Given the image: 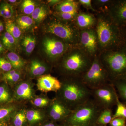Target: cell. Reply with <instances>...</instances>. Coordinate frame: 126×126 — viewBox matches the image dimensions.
Here are the masks:
<instances>
[{"label": "cell", "mask_w": 126, "mask_h": 126, "mask_svg": "<svg viewBox=\"0 0 126 126\" xmlns=\"http://www.w3.org/2000/svg\"><path fill=\"white\" fill-rule=\"evenodd\" d=\"M94 27L97 37L99 53L110 50L125 43L121 28L112 20L105 12H96Z\"/></svg>", "instance_id": "6da1fadb"}, {"label": "cell", "mask_w": 126, "mask_h": 126, "mask_svg": "<svg viewBox=\"0 0 126 126\" xmlns=\"http://www.w3.org/2000/svg\"><path fill=\"white\" fill-rule=\"evenodd\" d=\"M61 82L57 98L72 110L92 97L91 90L83 82L81 77H68Z\"/></svg>", "instance_id": "7a4b0ae2"}, {"label": "cell", "mask_w": 126, "mask_h": 126, "mask_svg": "<svg viewBox=\"0 0 126 126\" xmlns=\"http://www.w3.org/2000/svg\"><path fill=\"white\" fill-rule=\"evenodd\" d=\"M60 67L68 77H81L89 69L94 57L79 45L71 46L63 55Z\"/></svg>", "instance_id": "3957f363"}, {"label": "cell", "mask_w": 126, "mask_h": 126, "mask_svg": "<svg viewBox=\"0 0 126 126\" xmlns=\"http://www.w3.org/2000/svg\"><path fill=\"white\" fill-rule=\"evenodd\" d=\"M99 55L108 73L110 82L126 79V43L99 53Z\"/></svg>", "instance_id": "277c9868"}, {"label": "cell", "mask_w": 126, "mask_h": 126, "mask_svg": "<svg viewBox=\"0 0 126 126\" xmlns=\"http://www.w3.org/2000/svg\"><path fill=\"white\" fill-rule=\"evenodd\" d=\"M103 109L93 99L74 110L65 119V123L79 126H97V121Z\"/></svg>", "instance_id": "5b68a950"}, {"label": "cell", "mask_w": 126, "mask_h": 126, "mask_svg": "<svg viewBox=\"0 0 126 126\" xmlns=\"http://www.w3.org/2000/svg\"><path fill=\"white\" fill-rule=\"evenodd\" d=\"M81 79L90 90L110 82L108 73L100 60L99 53L94 57L92 65L81 76Z\"/></svg>", "instance_id": "8992f818"}, {"label": "cell", "mask_w": 126, "mask_h": 126, "mask_svg": "<svg viewBox=\"0 0 126 126\" xmlns=\"http://www.w3.org/2000/svg\"><path fill=\"white\" fill-rule=\"evenodd\" d=\"M59 19L49 23L48 32L54 35L71 46L79 45L80 30L74 21L70 24Z\"/></svg>", "instance_id": "52a82bcc"}, {"label": "cell", "mask_w": 126, "mask_h": 126, "mask_svg": "<svg viewBox=\"0 0 126 126\" xmlns=\"http://www.w3.org/2000/svg\"><path fill=\"white\" fill-rule=\"evenodd\" d=\"M91 90L93 99L103 109H111L116 105L119 97L115 87L111 83Z\"/></svg>", "instance_id": "ba28073f"}, {"label": "cell", "mask_w": 126, "mask_h": 126, "mask_svg": "<svg viewBox=\"0 0 126 126\" xmlns=\"http://www.w3.org/2000/svg\"><path fill=\"white\" fill-rule=\"evenodd\" d=\"M79 45L93 57L99 53L97 37L94 28L80 30Z\"/></svg>", "instance_id": "9c48e42d"}, {"label": "cell", "mask_w": 126, "mask_h": 126, "mask_svg": "<svg viewBox=\"0 0 126 126\" xmlns=\"http://www.w3.org/2000/svg\"><path fill=\"white\" fill-rule=\"evenodd\" d=\"M104 12L120 28L126 26V0H111Z\"/></svg>", "instance_id": "30bf717a"}, {"label": "cell", "mask_w": 126, "mask_h": 126, "mask_svg": "<svg viewBox=\"0 0 126 126\" xmlns=\"http://www.w3.org/2000/svg\"><path fill=\"white\" fill-rule=\"evenodd\" d=\"M43 46L46 54L50 58L57 59L61 58L71 46L56 38H47L44 40Z\"/></svg>", "instance_id": "8fae6325"}, {"label": "cell", "mask_w": 126, "mask_h": 126, "mask_svg": "<svg viewBox=\"0 0 126 126\" xmlns=\"http://www.w3.org/2000/svg\"><path fill=\"white\" fill-rule=\"evenodd\" d=\"M72 111L65 104L58 98L51 103L49 110L50 117L55 122L65 121Z\"/></svg>", "instance_id": "7c38bea8"}, {"label": "cell", "mask_w": 126, "mask_h": 126, "mask_svg": "<svg viewBox=\"0 0 126 126\" xmlns=\"http://www.w3.org/2000/svg\"><path fill=\"white\" fill-rule=\"evenodd\" d=\"M61 81L50 75L41 76L38 79L37 87L41 92H58L61 87Z\"/></svg>", "instance_id": "4fadbf2b"}, {"label": "cell", "mask_w": 126, "mask_h": 126, "mask_svg": "<svg viewBox=\"0 0 126 126\" xmlns=\"http://www.w3.org/2000/svg\"><path fill=\"white\" fill-rule=\"evenodd\" d=\"M96 21V18L94 15L80 11L74 21L75 24L79 30L94 28Z\"/></svg>", "instance_id": "5bb4252c"}, {"label": "cell", "mask_w": 126, "mask_h": 126, "mask_svg": "<svg viewBox=\"0 0 126 126\" xmlns=\"http://www.w3.org/2000/svg\"><path fill=\"white\" fill-rule=\"evenodd\" d=\"M34 90L31 84L28 82H23L16 87L15 96L18 100H29L33 98Z\"/></svg>", "instance_id": "9a60e30c"}, {"label": "cell", "mask_w": 126, "mask_h": 126, "mask_svg": "<svg viewBox=\"0 0 126 126\" xmlns=\"http://www.w3.org/2000/svg\"><path fill=\"white\" fill-rule=\"evenodd\" d=\"M80 5L78 1L67 0L62 1L56 5V12H68L78 10Z\"/></svg>", "instance_id": "2e32d148"}, {"label": "cell", "mask_w": 126, "mask_h": 126, "mask_svg": "<svg viewBox=\"0 0 126 126\" xmlns=\"http://www.w3.org/2000/svg\"><path fill=\"white\" fill-rule=\"evenodd\" d=\"M110 83L115 87L119 99L126 106V79Z\"/></svg>", "instance_id": "e0dca14e"}, {"label": "cell", "mask_w": 126, "mask_h": 126, "mask_svg": "<svg viewBox=\"0 0 126 126\" xmlns=\"http://www.w3.org/2000/svg\"><path fill=\"white\" fill-rule=\"evenodd\" d=\"M113 114L111 109H103L99 114L97 121V126H106L112 119Z\"/></svg>", "instance_id": "ac0fdd59"}, {"label": "cell", "mask_w": 126, "mask_h": 126, "mask_svg": "<svg viewBox=\"0 0 126 126\" xmlns=\"http://www.w3.org/2000/svg\"><path fill=\"white\" fill-rule=\"evenodd\" d=\"M46 68L42 63L36 60L32 61L30 67V72L33 76H41L45 73Z\"/></svg>", "instance_id": "d6986e66"}, {"label": "cell", "mask_w": 126, "mask_h": 126, "mask_svg": "<svg viewBox=\"0 0 126 126\" xmlns=\"http://www.w3.org/2000/svg\"><path fill=\"white\" fill-rule=\"evenodd\" d=\"M7 57L8 60L11 64L12 68L15 69H20L25 65L24 60L16 53L10 52L7 54Z\"/></svg>", "instance_id": "ffe728a7"}, {"label": "cell", "mask_w": 126, "mask_h": 126, "mask_svg": "<svg viewBox=\"0 0 126 126\" xmlns=\"http://www.w3.org/2000/svg\"><path fill=\"white\" fill-rule=\"evenodd\" d=\"M27 120L30 124H34L43 120L44 116L38 110L31 109L26 112Z\"/></svg>", "instance_id": "44dd1931"}, {"label": "cell", "mask_w": 126, "mask_h": 126, "mask_svg": "<svg viewBox=\"0 0 126 126\" xmlns=\"http://www.w3.org/2000/svg\"><path fill=\"white\" fill-rule=\"evenodd\" d=\"M5 28L6 32L10 34L15 39L18 40L21 35L20 29L18 25L12 20H8L6 23Z\"/></svg>", "instance_id": "7402d4cb"}, {"label": "cell", "mask_w": 126, "mask_h": 126, "mask_svg": "<svg viewBox=\"0 0 126 126\" xmlns=\"http://www.w3.org/2000/svg\"><path fill=\"white\" fill-rule=\"evenodd\" d=\"M35 38L30 36H25L23 39L22 45L27 54H31L35 48Z\"/></svg>", "instance_id": "603a6c76"}, {"label": "cell", "mask_w": 126, "mask_h": 126, "mask_svg": "<svg viewBox=\"0 0 126 126\" xmlns=\"http://www.w3.org/2000/svg\"><path fill=\"white\" fill-rule=\"evenodd\" d=\"M79 12L78 10L68 12H56L55 15L59 19L64 21H74Z\"/></svg>", "instance_id": "cb8c5ba5"}, {"label": "cell", "mask_w": 126, "mask_h": 126, "mask_svg": "<svg viewBox=\"0 0 126 126\" xmlns=\"http://www.w3.org/2000/svg\"><path fill=\"white\" fill-rule=\"evenodd\" d=\"M17 25L20 29L26 30L29 29L33 24V20L27 16H21L16 20Z\"/></svg>", "instance_id": "d4e9b609"}, {"label": "cell", "mask_w": 126, "mask_h": 126, "mask_svg": "<svg viewBox=\"0 0 126 126\" xmlns=\"http://www.w3.org/2000/svg\"><path fill=\"white\" fill-rule=\"evenodd\" d=\"M12 100L11 94L8 87L5 85L0 86V104L9 102Z\"/></svg>", "instance_id": "484cf974"}, {"label": "cell", "mask_w": 126, "mask_h": 126, "mask_svg": "<svg viewBox=\"0 0 126 126\" xmlns=\"http://www.w3.org/2000/svg\"><path fill=\"white\" fill-rule=\"evenodd\" d=\"M111 0H92L94 9L97 12L106 11L107 7Z\"/></svg>", "instance_id": "4316f807"}, {"label": "cell", "mask_w": 126, "mask_h": 126, "mask_svg": "<svg viewBox=\"0 0 126 126\" xmlns=\"http://www.w3.org/2000/svg\"><path fill=\"white\" fill-rule=\"evenodd\" d=\"M32 19L38 22L43 21L47 15V11L44 7H38L35 9L31 14Z\"/></svg>", "instance_id": "83f0119b"}, {"label": "cell", "mask_w": 126, "mask_h": 126, "mask_svg": "<svg viewBox=\"0 0 126 126\" xmlns=\"http://www.w3.org/2000/svg\"><path fill=\"white\" fill-rule=\"evenodd\" d=\"M13 120L14 126H24L27 120L26 112L24 110H21L15 113Z\"/></svg>", "instance_id": "f1b7e54d"}, {"label": "cell", "mask_w": 126, "mask_h": 126, "mask_svg": "<svg viewBox=\"0 0 126 126\" xmlns=\"http://www.w3.org/2000/svg\"><path fill=\"white\" fill-rule=\"evenodd\" d=\"M14 13L13 7L7 3L1 4L0 8V15L5 19L11 18Z\"/></svg>", "instance_id": "f546056e"}, {"label": "cell", "mask_w": 126, "mask_h": 126, "mask_svg": "<svg viewBox=\"0 0 126 126\" xmlns=\"http://www.w3.org/2000/svg\"><path fill=\"white\" fill-rule=\"evenodd\" d=\"M116 106V110L113 115L112 119L118 117L123 118L126 119V105L122 102L119 98L118 99Z\"/></svg>", "instance_id": "4dcf8cb0"}, {"label": "cell", "mask_w": 126, "mask_h": 126, "mask_svg": "<svg viewBox=\"0 0 126 126\" xmlns=\"http://www.w3.org/2000/svg\"><path fill=\"white\" fill-rule=\"evenodd\" d=\"M16 109V106L13 105L0 107V121L9 117L15 112Z\"/></svg>", "instance_id": "1f68e13d"}, {"label": "cell", "mask_w": 126, "mask_h": 126, "mask_svg": "<svg viewBox=\"0 0 126 126\" xmlns=\"http://www.w3.org/2000/svg\"><path fill=\"white\" fill-rule=\"evenodd\" d=\"M3 78L5 80L10 82H16L19 80L20 74L16 70H12L5 73Z\"/></svg>", "instance_id": "d6a6232c"}, {"label": "cell", "mask_w": 126, "mask_h": 126, "mask_svg": "<svg viewBox=\"0 0 126 126\" xmlns=\"http://www.w3.org/2000/svg\"><path fill=\"white\" fill-rule=\"evenodd\" d=\"M24 13L26 15L32 14L35 8V3L31 0H25L21 5Z\"/></svg>", "instance_id": "836d02e7"}, {"label": "cell", "mask_w": 126, "mask_h": 126, "mask_svg": "<svg viewBox=\"0 0 126 126\" xmlns=\"http://www.w3.org/2000/svg\"><path fill=\"white\" fill-rule=\"evenodd\" d=\"M2 40L3 45L7 48H11L14 46L16 40L12 35L7 32L3 35Z\"/></svg>", "instance_id": "e575fe53"}, {"label": "cell", "mask_w": 126, "mask_h": 126, "mask_svg": "<svg viewBox=\"0 0 126 126\" xmlns=\"http://www.w3.org/2000/svg\"><path fill=\"white\" fill-rule=\"evenodd\" d=\"M32 102L36 107H43L49 104L50 100L46 97H39L34 99Z\"/></svg>", "instance_id": "d590c367"}, {"label": "cell", "mask_w": 126, "mask_h": 126, "mask_svg": "<svg viewBox=\"0 0 126 126\" xmlns=\"http://www.w3.org/2000/svg\"><path fill=\"white\" fill-rule=\"evenodd\" d=\"M12 67L9 60L4 58H0V69L5 72L12 70Z\"/></svg>", "instance_id": "8d00e7d4"}, {"label": "cell", "mask_w": 126, "mask_h": 126, "mask_svg": "<svg viewBox=\"0 0 126 126\" xmlns=\"http://www.w3.org/2000/svg\"><path fill=\"white\" fill-rule=\"evenodd\" d=\"M126 119L123 118H116L112 119L109 124L110 126H126Z\"/></svg>", "instance_id": "74e56055"}, {"label": "cell", "mask_w": 126, "mask_h": 126, "mask_svg": "<svg viewBox=\"0 0 126 126\" xmlns=\"http://www.w3.org/2000/svg\"><path fill=\"white\" fill-rule=\"evenodd\" d=\"M78 1L80 5H82L87 10L92 11L95 13L97 12L93 7L91 0H79Z\"/></svg>", "instance_id": "f35d334b"}, {"label": "cell", "mask_w": 126, "mask_h": 126, "mask_svg": "<svg viewBox=\"0 0 126 126\" xmlns=\"http://www.w3.org/2000/svg\"><path fill=\"white\" fill-rule=\"evenodd\" d=\"M121 30L123 40L126 43V26L121 28Z\"/></svg>", "instance_id": "ab89813d"}, {"label": "cell", "mask_w": 126, "mask_h": 126, "mask_svg": "<svg viewBox=\"0 0 126 126\" xmlns=\"http://www.w3.org/2000/svg\"><path fill=\"white\" fill-rule=\"evenodd\" d=\"M48 1L51 4L54 5L58 4L61 2V1L59 0H49Z\"/></svg>", "instance_id": "60d3db41"}, {"label": "cell", "mask_w": 126, "mask_h": 126, "mask_svg": "<svg viewBox=\"0 0 126 126\" xmlns=\"http://www.w3.org/2000/svg\"><path fill=\"white\" fill-rule=\"evenodd\" d=\"M59 126L58 125H57V124H55V123H48L45 125L44 126Z\"/></svg>", "instance_id": "b9f144b4"}, {"label": "cell", "mask_w": 126, "mask_h": 126, "mask_svg": "<svg viewBox=\"0 0 126 126\" xmlns=\"http://www.w3.org/2000/svg\"><path fill=\"white\" fill-rule=\"evenodd\" d=\"M4 29V25L1 21L0 20V31L1 32Z\"/></svg>", "instance_id": "7bdbcfd3"}, {"label": "cell", "mask_w": 126, "mask_h": 126, "mask_svg": "<svg viewBox=\"0 0 126 126\" xmlns=\"http://www.w3.org/2000/svg\"><path fill=\"white\" fill-rule=\"evenodd\" d=\"M64 126H75V125H70V124H66L65 123V124H64Z\"/></svg>", "instance_id": "ee69618b"}, {"label": "cell", "mask_w": 126, "mask_h": 126, "mask_svg": "<svg viewBox=\"0 0 126 126\" xmlns=\"http://www.w3.org/2000/svg\"><path fill=\"white\" fill-rule=\"evenodd\" d=\"M5 124L3 123L0 122V126H5Z\"/></svg>", "instance_id": "f6af8a7d"}, {"label": "cell", "mask_w": 126, "mask_h": 126, "mask_svg": "<svg viewBox=\"0 0 126 126\" xmlns=\"http://www.w3.org/2000/svg\"><path fill=\"white\" fill-rule=\"evenodd\" d=\"M8 1L10 2H11V3H15L16 2V0H9Z\"/></svg>", "instance_id": "bcb514c9"}, {"label": "cell", "mask_w": 126, "mask_h": 126, "mask_svg": "<svg viewBox=\"0 0 126 126\" xmlns=\"http://www.w3.org/2000/svg\"><path fill=\"white\" fill-rule=\"evenodd\" d=\"M1 33V32H0V33Z\"/></svg>", "instance_id": "7dc6e473"}, {"label": "cell", "mask_w": 126, "mask_h": 126, "mask_svg": "<svg viewBox=\"0 0 126 126\" xmlns=\"http://www.w3.org/2000/svg\"></svg>", "instance_id": "c3c4849f"}]
</instances>
